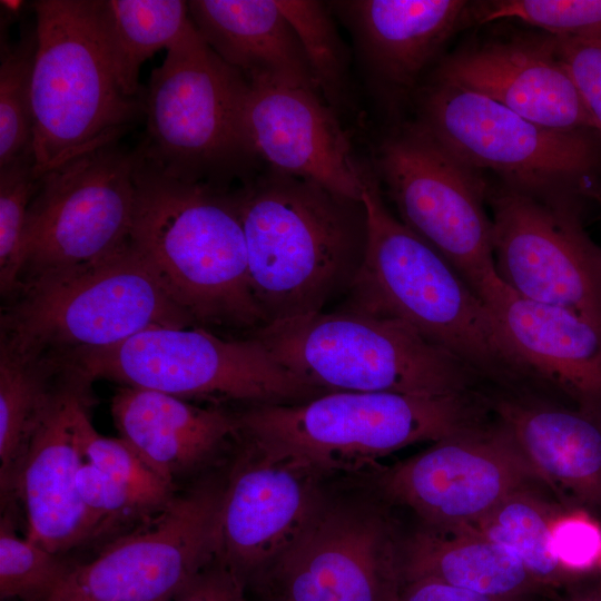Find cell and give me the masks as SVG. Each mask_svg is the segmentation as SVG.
Here are the masks:
<instances>
[{"label":"cell","instance_id":"obj_41","mask_svg":"<svg viewBox=\"0 0 601 601\" xmlns=\"http://www.w3.org/2000/svg\"><path fill=\"white\" fill-rule=\"evenodd\" d=\"M554 601H601V585L582 587L577 582Z\"/></svg>","mask_w":601,"mask_h":601},{"label":"cell","instance_id":"obj_20","mask_svg":"<svg viewBox=\"0 0 601 601\" xmlns=\"http://www.w3.org/2000/svg\"><path fill=\"white\" fill-rule=\"evenodd\" d=\"M352 33L368 86L387 105L415 91L447 41L477 24L479 1L351 0L332 2Z\"/></svg>","mask_w":601,"mask_h":601},{"label":"cell","instance_id":"obj_11","mask_svg":"<svg viewBox=\"0 0 601 601\" xmlns=\"http://www.w3.org/2000/svg\"><path fill=\"white\" fill-rule=\"evenodd\" d=\"M136 165V149L124 148L119 141L72 158L38 178L14 294L89 269L130 243Z\"/></svg>","mask_w":601,"mask_h":601},{"label":"cell","instance_id":"obj_39","mask_svg":"<svg viewBox=\"0 0 601 601\" xmlns=\"http://www.w3.org/2000/svg\"><path fill=\"white\" fill-rule=\"evenodd\" d=\"M173 601H247L244 584L214 559L198 572Z\"/></svg>","mask_w":601,"mask_h":601},{"label":"cell","instance_id":"obj_14","mask_svg":"<svg viewBox=\"0 0 601 601\" xmlns=\"http://www.w3.org/2000/svg\"><path fill=\"white\" fill-rule=\"evenodd\" d=\"M225 475L179 490L148 522L76 563L48 601H173L215 559Z\"/></svg>","mask_w":601,"mask_h":601},{"label":"cell","instance_id":"obj_15","mask_svg":"<svg viewBox=\"0 0 601 601\" xmlns=\"http://www.w3.org/2000/svg\"><path fill=\"white\" fill-rule=\"evenodd\" d=\"M495 267L531 300L570 309L601 326V249L587 235L581 206L490 185Z\"/></svg>","mask_w":601,"mask_h":601},{"label":"cell","instance_id":"obj_36","mask_svg":"<svg viewBox=\"0 0 601 601\" xmlns=\"http://www.w3.org/2000/svg\"><path fill=\"white\" fill-rule=\"evenodd\" d=\"M77 489L89 513L100 523V548L159 513L132 490L88 462L78 471Z\"/></svg>","mask_w":601,"mask_h":601},{"label":"cell","instance_id":"obj_27","mask_svg":"<svg viewBox=\"0 0 601 601\" xmlns=\"http://www.w3.org/2000/svg\"><path fill=\"white\" fill-rule=\"evenodd\" d=\"M65 368L0 345V495L11 505L30 443L52 407Z\"/></svg>","mask_w":601,"mask_h":601},{"label":"cell","instance_id":"obj_21","mask_svg":"<svg viewBox=\"0 0 601 601\" xmlns=\"http://www.w3.org/2000/svg\"><path fill=\"white\" fill-rule=\"evenodd\" d=\"M90 386L66 372L56 401L30 443L17 490L26 510V539L62 555L86 544H100V523L77 489L85 459L75 415L82 402L91 400Z\"/></svg>","mask_w":601,"mask_h":601},{"label":"cell","instance_id":"obj_22","mask_svg":"<svg viewBox=\"0 0 601 601\" xmlns=\"http://www.w3.org/2000/svg\"><path fill=\"white\" fill-rule=\"evenodd\" d=\"M110 408L120 437L177 489L219 463L242 439L238 412L152 390L122 386Z\"/></svg>","mask_w":601,"mask_h":601},{"label":"cell","instance_id":"obj_33","mask_svg":"<svg viewBox=\"0 0 601 601\" xmlns=\"http://www.w3.org/2000/svg\"><path fill=\"white\" fill-rule=\"evenodd\" d=\"M82 402L75 415L77 441L88 462L137 493L156 511L166 509L180 489L159 475L124 439L106 437L93 427Z\"/></svg>","mask_w":601,"mask_h":601},{"label":"cell","instance_id":"obj_1","mask_svg":"<svg viewBox=\"0 0 601 601\" xmlns=\"http://www.w3.org/2000/svg\"><path fill=\"white\" fill-rule=\"evenodd\" d=\"M234 195L264 326L322 313L348 294L367 246L363 198L273 169Z\"/></svg>","mask_w":601,"mask_h":601},{"label":"cell","instance_id":"obj_23","mask_svg":"<svg viewBox=\"0 0 601 601\" xmlns=\"http://www.w3.org/2000/svg\"><path fill=\"white\" fill-rule=\"evenodd\" d=\"M534 381L601 410V326L570 309L515 294L502 280L482 298Z\"/></svg>","mask_w":601,"mask_h":601},{"label":"cell","instance_id":"obj_31","mask_svg":"<svg viewBox=\"0 0 601 601\" xmlns=\"http://www.w3.org/2000/svg\"><path fill=\"white\" fill-rule=\"evenodd\" d=\"M37 42L36 22L14 43L1 37L0 167L33 154L31 79Z\"/></svg>","mask_w":601,"mask_h":601},{"label":"cell","instance_id":"obj_10","mask_svg":"<svg viewBox=\"0 0 601 601\" xmlns=\"http://www.w3.org/2000/svg\"><path fill=\"white\" fill-rule=\"evenodd\" d=\"M60 361L89 383L107 378L215 405L293 404L326 393L280 365L258 338L226 339L205 327L149 328Z\"/></svg>","mask_w":601,"mask_h":601},{"label":"cell","instance_id":"obj_35","mask_svg":"<svg viewBox=\"0 0 601 601\" xmlns=\"http://www.w3.org/2000/svg\"><path fill=\"white\" fill-rule=\"evenodd\" d=\"M33 168V154L0 167V288L6 296L18 288L22 237L38 187Z\"/></svg>","mask_w":601,"mask_h":601},{"label":"cell","instance_id":"obj_13","mask_svg":"<svg viewBox=\"0 0 601 601\" xmlns=\"http://www.w3.org/2000/svg\"><path fill=\"white\" fill-rule=\"evenodd\" d=\"M402 541L381 503L325 493L300 533L247 589L258 601H398Z\"/></svg>","mask_w":601,"mask_h":601},{"label":"cell","instance_id":"obj_7","mask_svg":"<svg viewBox=\"0 0 601 601\" xmlns=\"http://www.w3.org/2000/svg\"><path fill=\"white\" fill-rule=\"evenodd\" d=\"M248 89L193 23L151 71L142 98L146 136L137 149L183 181L227 188L235 178L249 180L258 158L245 127Z\"/></svg>","mask_w":601,"mask_h":601},{"label":"cell","instance_id":"obj_29","mask_svg":"<svg viewBox=\"0 0 601 601\" xmlns=\"http://www.w3.org/2000/svg\"><path fill=\"white\" fill-rule=\"evenodd\" d=\"M559 513L528 489L513 493L483 518L459 530L509 550L541 585L552 591L579 582L564 570L552 550L551 529Z\"/></svg>","mask_w":601,"mask_h":601},{"label":"cell","instance_id":"obj_26","mask_svg":"<svg viewBox=\"0 0 601 601\" xmlns=\"http://www.w3.org/2000/svg\"><path fill=\"white\" fill-rule=\"evenodd\" d=\"M404 584L432 579L500 599L548 592L509 550L475 533L422 528L402 541Z\"/></svg>","mask_w":601,"mask_h":601},{"label":"cell","instance_id":"obj_30","mask_svg":"<svg viewBox=\"0 0 601 601\" xmlns=\"http://www.w3.org/2000/svg\"><path fill=\"white\" fill-rule=\"evenodd\" d=\"M297 35L316 87L335 111L349 104L348 57L327 4L312 0H276Z\"/></svg>","mask_w":601,"mask_h":601},{"label":"cell","instance_id":"obj_3","mask_svg":"<svg viewBox=\"0 0 601 601\" xmlns=\"http://www.w3.org/2000/svg\"><path fill=\"white\" fill-rule=\"evenodd\" d=\"M363 201L368 225L365 259L343 308L406 323L484 380L503 385L534 381L483 300L444 257L387 209L371 171Z\"/></svg>","mask_w":601,"mask_h":601},{"label":"cell","instance_id":"obj_38","mask_svg":"<svg viewBox=\"0 0 601 601\" xmlns=\"http://www.w3.org/2000/svg\"><path fill=\"white\" fill-rule=\"evenodd\" d=\"M565 63L601 138V40L558 38Z\"/></svg>","mask_w":601,"mask_h":601},{"label":"cell","instance_id":"obj_28","mask_svg":"<svg viewBox=\"0 0 601 601\" xmlns=\"http://www.w3.org/2000/svg\"><path fill=\"white\" fill-rule=\"evenodd\" d=\"M99 18L117 81L135 98L142 63L193 26L188 3L181 0H99Z\"/></svg>","mask_w":601,"mask_h":601},{"label":"cell","instance_id":"obj_37","mask_svg":"<svg viewBox=\"0 0 601 601\" xmlns=\"http://www.w3.org/2000/svg\"><path fill=\"white\" fill-rule=\"evenodd\" d=\"M551 544L560 564L577 579L601 562V524L587 511L560 512L551 529Z\"/></svg>","mask_w":601,"mask_h":601},{"label":"cell","instance_id":"obj_12","mask_svg":"<svg viewBox=\"0 0 601 601\" xmlns=\"http://www.w3.org/2000/svg\"><path fill=\"white\" fill-rule=\"evenodd\" d=\"M378 181L400 220L444 257L482 298L501 279L487 216L489 180L416 120L397 125L375 150Z\"/></svg>","mask_w":601,"mask_h":601},{"label":"cell","instance_id":"obj_42","mask_svg":"<svg viewBox=\"0 0 601 601\" xmlns=\"http://www.w3.org/2000/svg\"><path fill=\"white\" fill-rule=\"evenodd\" d=\"M1 7L6 9L4 13L16 14L19 13L23 7L22 1H1Z\"/></svg>","mask_w":601,"mask_h":601},{"label":"cell","instance_id":"obj_40","mask_svg":"<svg viewBox=\"0 0 601 601\" xmlns=\"http://www.w3.org/2000/svg\"><path fill=\"white\" fill-rule=\"evenodd\" d=\"M398 601H534L500 599L456 588L432 579H418L403 585Z\"/></svg>","mask_w":601,"mask_h":601},{"label":"cell","instance_id":"obj_4","mask_svg":"<svg viewBox=\"0 0 601 601\" xmlns=\"http://www.w3.org/2000/svg\"><path fill=\"white\" fill-rule=\"evenodd\" d=\"M238 416L243 439L325 479L373 469L401 449L483 425L484 407L473 393L328 392L300 403L248 406Z\"/></svg>","mask_w":601,"mask_h":601},{"label":"cell","instance_id":"obj_17","mask_svg":"<svg viewBox=\"0 0 601 601\" xmlns=\"http://www.w3.org/2000/svg\"><path fill=\"white\" fill-rule=\"evenodd\" d=\"M322 482L242 437L226 473L215 559L247 589L307 524L326 493Z\"/></svg>","mask_w":601,"mask_h":601},{"label":"cell","instance_id":"obj_5","mask_svg":"<svg viewBox=\"0 0 601 601\" xmlns=\"http://www.w3.org/2000/svg\"><path fill=\"white\" fill-rule=\"evenodd\" d=\"M31 79L35 175L119 142L144 116L114 72L99 0H37Z\"/></svg>","mask_w":601,"mask_h":601},{"label":"cell","instance_id":"obj_25","mask_svg":"<svg viewBox=\"0 0 601 601\" xmlns=\"http://www.w3.org/2000/svg\"><path fill=\"white\" fill-rule=\"evenodd\" d=\"M187 3L207 46L248 82L290 83L318 91L300 41L276 0Z\"/></svg>","mask_w":601,"mask_h":601},{"label":"cell","instance_id":"obj_32","mask_svg":"<svg viewBox=\"0 0 601 601\" xmlns=\"http://www.w3.org/2000/svg\"><path fill=\"white\" fill-rule=\"evenodd\" d=\"M76 565L66 555L21 539L12 513L0 520V598L2 601H48Z\"/></svg>","mask_w":601,"mask_h":601},{"label":"cell","instance_id":"obj_2","mask_svg":"<svg viewBox=\"0 0 601 601\" xmlns=\"http://www.w3.org/2000/svg\"><path fill=\"white\" fill-rule=\"evenodd\" d=\"M136 151L130 242L196 326L263 327L234 193L176 179Z\"/></svg>","mask_w":601,"mask_h":601},{"label":"cell","instance_id":"obj_24","mask_svg":"<svg viewBox=\"0 0 601 601\" xmlns=\"http://www.w3.org/2000/svg\"><path fill=\"white\" fill-rule=\"evenodd\" d=\"M492 408L541 482L580 505L601 509L600 410L524 398H501Z\"/></svg>","mask_w":601,"mask_h":601},{"label":"cell","instance_id":"obj_18","mask_svg":"<svg viewBox=\"0 0 601 601\" xmlns=\"http://www.w3.org/2000/svg\"><path fill=\"white\" fill-rule=\"evenodd\" d=\"M431 78L483 95L552 129L594 130L558 38L542 31L514 30L467 42L444 57Z\"/></svg>","mask_w":601,"mask_h":601},{"label":"cell","instance_id":"obj_9","mask_svg":"<svg viewBox=\"0 0 601 601\" xmlns=\"http://www.w3.org/2000/svg\"><path fill=\"white\" fill-rule=\"evenodd\" d=\"M196 326L130 242L76 275L19 290L1 316V345L38 358L115 346L155 327Z\"/></svg>","mask_w":601,"mask_h":601},{"label":"cell","instance_id":"obj_8","mask_svg":"<svg viewBox=\"0 0 601 601\" xmlns=\"http://www.w3.org/2000/svg\"><path fill=\"white\" fill-rule=\"evenodd\" d=\"M415 96L416 121L469 166L542 199L582 205L599 195L601 138L595 130L552 129L433 78Z\"/></svg>","mask_w":601,"mask_h":601},{"label":"cell","instance_id":"obj_43","mask_svg":"<svg viewBox=\"0 0 601 601\" xmlns=\"http://www.w3.org/2000/svg\"><path fill=\"white\" fill-rule=\"evenodd\" d=\"M600 568H601V562H600Z\"/></svg>","mask_w":601,"mask_h":601},{"label":"cell","instance_id":"obj_6","mask_svg":"<svg viewBox=\"0 0 601 601\" xmlns=\"http://www.w3.org/2000/svg\"><path fill=\"white\" fill-rule=\"evenodd\" d=\"M285 368L328 392L450 396L482 376L406 323L352 309L276 322L248 334Z\"/></svg>","mask_w":601,"mask_h":601},{"label":"cell","instance_id":"obj_19","mask_svg":"<svg viewBox=\"0 0 601 601\" xmlns=\"http://www.w3.org/2000/svg\"><path fill=\"white\" fill-rule=\"evenodd\" d=\"M248 83L245 127L257 158L273 170L362 200L370 170L356 161L321 93L290 83Z\"/></svg>","mask_w":601,"mask_h":601},{"label":"cell","instance_id":"obj_34","mask_svg":"<svg viewBox=\"0 0 601 601\" xmlns=\"http://www.w3.org/2000/svg\"><path fill=\"white\" fill-rule=\"evenodd\" d=\"M504 19L556 38L601 40V0L480 1L477 24Z\"/></svg>","mask_w":601,"mask_h":601},{"label":"cell","instance_id":"obj_16","mask_svg":"<svg viewBox=\"0 0 601 601\" xmlns=\"http://www.w3.org/2000/svg\"><path fill=\"white\" fill-rule=\"evenodd\" d=\"M373 471L380 496L410 508L424 528L440 532L470 525L508 496L541 482L499 422L441 440Z\"/></svg>","mask_w":601,"mask_h":601}]
</instances>
